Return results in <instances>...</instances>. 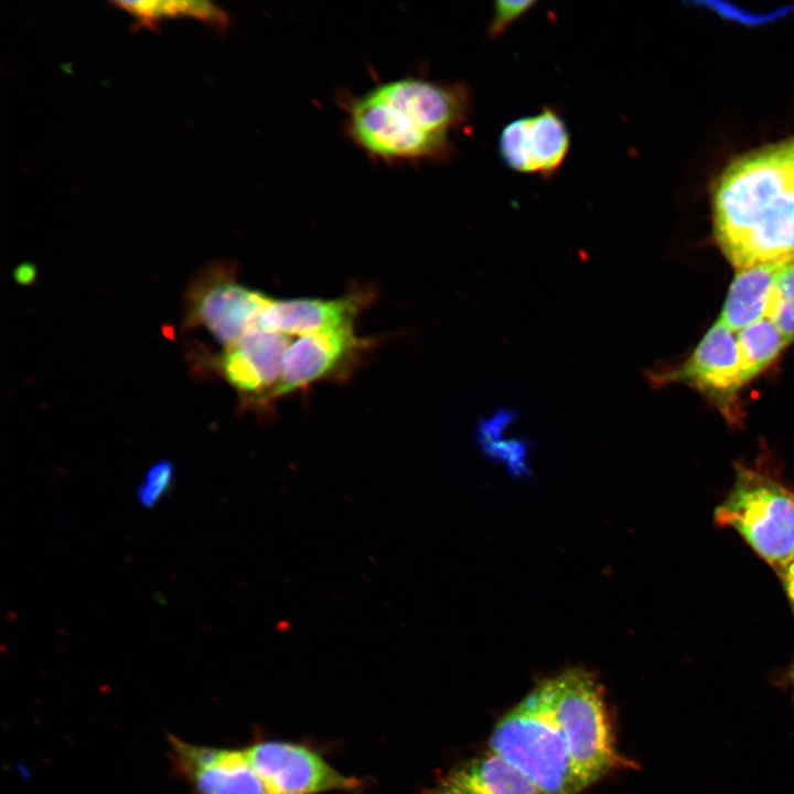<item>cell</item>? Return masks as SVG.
<instances>
[{"label": "cell", "instance_id": "cell-1", "mask_svg": "<svg viewBox=\"0 0 794 794\" xmlns=\"http://www.w3.org/2000/svg\"><path fill=\"white\" fill-rule=\"evenodd\" d=\"M344 131L369 159L385 164L444 162L457 149L452 135L468 125L466 83L405 76L360 95H342Z\"/></svg>", "mask_w": 794, "mask_h": 794}, {"label": "cell", "instance_id": "cell-2", "mask_svg": "<svg viewBox=\"0 0 794 794\" xmlns=\"http://www.w3.org/2000/svg\"><path fill=\"white\" fill-rule=\"evenodd\" d=\"M712 225L737 270L794 260V136L725 168L712 192Z\"/></svg>", "mask_w": 794, "mask_h": 794}, {"label": "cell", "instance_id": "cell-3", "mask_svg": "<svg viewBox=\"0 0 794 794\" xmlns=\"http://www.w3.org/2000/svg\"><path fill=\"white\" fill-rule=\"evenodd\" d=\"M489 745L545 794L580 792L567 743L552 715L547 678L498 720Z\"/></svg>", "mask_w": 794, "mask_h": 794}, {"label": "cell", "instance_id": "cell-4", "mask_svg": "<svg viewBox=\"0 0 794 794\" xmlns=\"http://www.w3.org/2000/svg\"><path fill=\"white\" fill-rule=\"evenodd\" d=\"M547 679L552 715L580 792L615 770L633 768L615 747L603 688L596 675L580 667Z\"/></svg>", "mask_w": 794, "mask_h": 794}, {"label": "cell", "instance_id": "cell-5", "mask_svg": "<svg viewBox=\"0 0 794 794\" xmlns=\"http://www.w3.org/2000/svg\"><path fill=\"white\" fill-rule=\"evenodd\" d=\"M715 523L738 532L773 569L794 558V493L759 469L736 465Z\"/></svg>", "mask_w": 794, "mask_h": 794}, {"label": "cell", "instance_id": "cell-6", "mask_svg": "<svg viewBox=\"0 0 794 794\" xmlns=\"http://www.w3.org/2000/svg\"><path fill=\"white\" fill-rule=\"evenodd\" d=\"M380 340L355 326L299 336L289 344L275 400L320 383L350 379Z\"/></svg>", "mask_w": 794, "mask_h": 794}, {"label": "cell", "instance_id": "cell-7", "mask_svg": "<svg viewBox=\"0 0 794 794\" xmlns=\"http://www.w3.org/2000/svg\"><path fill=\"white\" fill-rule=\"evenodd\" d=\"M271 299L240 283L229 265H214L190 291L186 321L226 347L256 326Z\"/></svg>", "mask_w": 794, "mask_h": 794}, {"label": "cell", "instance_id": "cell-8", "mask_svg": "<svg viewBox=\"0 0 794 794\" xmlns=\"http://www.w3.org/2000/svg\"><path fill=\"white\" fill-rule=\"evenodd\" d=\"M654 385L683 382L710 399L734 421L739 418L737 400L745 385L741 376L737 336L721 321L704 334L689 357L677 367L656 369L648 374Z\"/></svg>", "mask_w": 794, "mask_h": 794}, {"label": "cell", "instance_id": "cell-9", "mask_svg": "<svg viewBox=\"0 0 794 794\" xmlns=\"http://www.w3.org/2000/svg\"><path fill=\"white\" fill-rule=\"evenodd\" d=\"M244 751L268 794H320L361 786L357 779L341 774L318 753L300 744L262 741Z\"/></svg>", "mask_w": 794, "mask_h": 794}, {"label": "cell", "instance_id": "cell-10", "mask_svg": "<svg viewBox=\"0 0 794 794\" xmlns=\"http://www.w3.org/2000/svg\"><path fill=\"white\" fill-rule=\"evenodd\" d=\"M290 343L288 335L255 326L224 347L214 364L246 406L266 408L275 401Z\"/></svg>", "mask_w": 794, "mask_h": 794}, {"label": "cell", "instance_id": "cell-11", "mask_svg": "<svg viewBox=\"0 0 794 794\" xmlns=\"http://www.w3.org/2000/svg\"><path fill=\"white\" fill-rule=\"evenodd\" d=\"M571 137L562 114L555 106L513 119L500 132L497 151L504 165L523 174L552 178L562 167Z\"/></svg>", "mask_w": 794, "mask_h": 794}, {"label": "cell", "instance_id": "cell-12", "mask_svg": "<svg viewBox=\"0 0 794 794\" xmlns=\"http://www.w3.org/2000/svg\"><path fill=\"white\" fill-rule=\"evenodd\" d=\"M169 757L194 794H268L244 750L196 745L169 736Z\"/></svg>", "mask_w": 794, "mask_h": 794}, {"label": "cell", "instance_id": "cell-13", "mask_svg": "<svg viewBox=\"0 0 794 794\" xmlns=\"http://www.w3.org/2000/svg\"><path fill=\"white\" fill-rule=\"evenodd\" d=\"M374 299L375 292L369 287L357 285L334 298H272L256 326L288 336L355 326Z\"/></svg>", "mask_w": 794, "mask_h": 794}, {"label": "cell", "instance_id": "cell-14", "mask_svg": "<svg viewBox=\"0 0 794 794\" xmlns=\"http://www.w3.org/2000/svg\"><path fill=\"white\" fill-rule=\"evenodd\" d=\"M428 794H545L501 755L489 752L441 776Z\"/></svg>", "mask_w": 794, "mask_h": 794}, {"label": "cell", "instance_id": "cell-15", "mask_svg": "<svg viewBox=\"0 0 794 794\" xmlns=\"http://www.w3.org/2000/svg\"><path fill=\"white\" fill-rule=\"evenodd\" d=\"M783 266L737 270L718 320L732 332H739L764 319L773 280Z\"/></svg>", "mask_w": 794, "mask_h": 794}, {"label": "cell", "instance_id": "cell-16", "mask_svg": "<svg viewBox=\"0 0 794 794\" xmlns=\"http://www.w3.org/2000/svg\"><path fill=\"white\" fill-rule=\"evenodd\" d=\"M788 344L766 318L739 331L737 350L743 383H749L766 369Z\"/></svg>", "mask_w": 794, "mask_h": 794}, {"label": "cell", "instance_id": "cell-17", "mask_svg": "<svg viewBox=\"0 0 794 794\" xmlns=\"http://www.w3.org/2000/svg\"><path fill=\"white\" fill-rule=\"evenodd\" d=\"M114 4L129 12L138 28L152 29L161 20L175 17L198 19L218 31H224L229 25V17L221 8L206 1H120Z\"/></svg>", "mask_w": 794, "mask_h": 794}, {"label": "cell", "instance_id": "cell-18", "mask_svg": "<svg viewBox=\"0 0 794 794\" xmlns=\"http://www.w3.org/2000/svg\"><path fill=\"white\" fill-rule=\"evenodd\" d=\"M516 416L515 410L501 408L492 417L481 419L476 428V440L487 454L505 460L513 471L522 472L526 469L527 442L502 439L504 429L515 420Z\"/></svg>", "mask_w": 794, "mask_h": 794}, {"label": "cell", "instance_id": "cell-19", "mask_svg": "<svg viewBox=\"0 0 794 794\" xmlns=\"http://www.w3.org/2000/svg\"><path fill=\"white\" fill-rule=\"evenodd\" d=\"M791 343L794 340V260L779 269L773 280L765 312Z\"/></svg>", "mask_w": 794, "mask_h": 794}, {"label": "cell", "instance_id": "cell-20", "mask_svg": "<svg viewBox=\"0 0 794 794\" xmlns=\"http://www.w3.org/2000/svg\"><path fill=\"white\" fill-rule=\"evenodd\" d=\"M175 465L169 459L152 464L146 472L144 479L137 487V501L143 508H153L170 492L174 484Z\"/></svg>", "mask_w": 794, "mask_h": 794}, {"label": "cell", "instance_id": "cell-21", "mask_svg": "<svg viewBox=\"0 0 794 794\" xmlns=\"http://www.w3.org/2000/svg\"><path fill=\"white\" fill-rule=\"evenodd\" d=\"M536 1H497L493 6L492 17L486 28V34L496 39L507 29L528 13Z\"/></svg>", "mask_w": 794, "mask_h": 794}, {"label": "cell", "instance_id": "cell-22", "mask_svg": "<svg viewBox=\"0 0 794 794\" xmlns=\"http://www.w3.org/2000/svg\"><path fill=\"white\" fill-rule=\"evenodd\" d=\"M774 570L783 584L794 613V558Z\"/></svg>", "mask_w": 794, "mask_h": 794}, {"label": "cell", "instance_id": "cell-23", "mask_svg": "<svg viewBox=\"0 0 794 794\" xmlns=\"http://www.w3.org/2000/svg\"><path fill=\"white\" fill-rule=\"evenodd\" d=\"M17 282L28 285L35 279V268L32 265H21L14 271Z\"/></svg>", "mask_w": 794, "mask_h": 794}, {"label": "cell", "instance_id": "cell-24", "mask_svg": "<svg viewBox=\"0 0 794 794\" xmlns=\"http://www.w3.org/2000/svg\"><path fill=\"white\" fill-rule=\"evenodd\" d=\"M788 679H790L791 685L794 684V661L788 670Z\"/></svg>", "mask_w": 794, "mask_h": 794}, {"label": "cell", "instance_id": "cell-25", "mask_svg": "<svg viewBox=\"0 0 794 794\" xmlns=\"http://www.w3.org/2000/svg\"><path fill=\"white\" fill-rule=\"evenodd\" d=\"M791 686H792V688H793V690H794V684H792Z\"/></svg>", "mask_w": 794, "mask_h": 794}]
</instances>
